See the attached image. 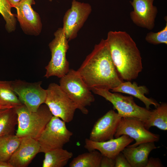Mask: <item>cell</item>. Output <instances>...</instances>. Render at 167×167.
<instances>
[{"label":"cell","mask_w":167,"mask_h":167,"mask_svg":"<svg viewBox=\"0 0 167 167\" xmlns=\"http://www.w3.org/2000/svg\"><path fill=\"white\" fill-rule=\"evenodd\" d=\"M164 167L161 160L159 158L151 157L148 159L146 167Z\"/></svg>","instance_id":"obj_29"},{"label":"cell","mask_w":167,"mask_h":167,"mask_svg":"<svg viewBox=\"0 0 167 167\" xmlns=\"http://www.w3.org/2000/svg\"><path fill=\"white\" fill-rule=\"evenodd\" d=\"M0 167H13L8 162L0 160Z\"/></svg>","instance_id":"obj_30"},{"label":"cell","mask_w":167,"mask_h":167,"mask_svg":"<svg viewBox=\"0 0 167 167\" xmlns=\"http://www.w3.org/2000/svg\"><path fill=\"white\" fill-rule=\"evenodd\" d=\"M145 39L148 43L153 44H167V23L161 31L157 32H150L146 35Z\"/></svg>","instance_id":"obj_26"},{"label":"cell","mask_w":167,"mask_h":167,"mask_svg":"<svg viewBox=\"0 0 167 167\" xmlns=\"http://www.w3.org/2000/svg\"><path fill=\"white\" fill-rule=\"evenodd\" d=\"M46 90L47 95L44 104L53 116L59 118L66 123L71 122L78 109L76 104L57 84H50Z\"/></svg>","instance_id":"obj_8"},{"label":"cell","mask_w":167,"mask_h":167,"mask_svg":"<svg viewBox=\"0 0 167 167\" xmlns=\"http://www.w3.org/2000/svg\"><path fill=\"white\" fill-rule=\"evenodd\" d=\"M12 7L7 0H0V13L6 22L5 28L8 32L15 31L16 19L11 11Z\"/></svg>","instance_id":"obj_25"},{"label":"cell","mask_w":167,"mask_h":167,"mask_svg":"<svg viewBox=\"0 0 167 167\" xmlns=\"http://www.w3.org/2000/svg\"><path fill=\"white\" fill-rule=\"evenodd\" d=\"M122 117L111 109L95 123L90 134L89 139L95 142H102L114 138Z\"/></svg>","instance_id":"obj_13"},{"label":"cell","mask_w":167,"mask_h":167,"mask_svg":"<svg viewBox=\"0 0 167 167\" xmlns=\"http://www.w3.org/2000/svg\"><path fill=\"white\" fill-rule=\"evenodd\" d=\"M114 159V167H131L126 157L122 152L116 156Z\"/></svg>","instance_id":"obj_27"},{"label":"cell","mask_w":167,"mask_h":167,"mask_svg":"<svg viewBox=\"0 0 167 167\" xmlns=\"http://www.w3.org/2000/svg\"><path fill=\"white\" fill-rule=\"evenodd\" d=\"M111 57L122 79H136L143 69L142 58L136 44L125 31H110L106 39Z\"/></svg>","instance_id":"obj_2"},{"label":"cell","mask_w":167,"mask_h":167,"mask_svg":"<svg viewBox=\"0 0 167 167\" xmlns=\"http://www.w3.org/2000/svg\"><path fill=\"white\" fill-rule=\"evenodd\" d=\"M102 155L93 150L83 153L74 158L70 163V167H100Z\"/></svg>","instance_id":"obj_24"},{"label":"cell","mask_w":167,"mask_h":167,"mask_svg":"<svg viewBox=\"0 0 167 167\" xmlns=\"http://www.w3.org/2000/svg\"><path fill=\"white\" fill-rule=\"evenodd\" d=\"M154 0H133L131 2L133 10L130 13L131 19L137 26L148 30L155 26L158 11L153 5Z\"/></svg>","instance_id":"obj_14"},{"label":"cell","mask_w":167,"mask_h":167,"mask_svg":"<svg viewBox=\"0 0 167 167\" xmlns=\"http://www.w3.org/2000/svg\"><path fill=\"white\" fill-rule=\"evenodd\" d=\"M43 167H63L73 157V154L66 149L60 148L44 153Z\"/></svg>","instance_id":"obj_19"},{"label":"cell","mask_w":167,"mask_h":167,"mask_svg":"<svg viewBox=\"0 0 167 167\" xmlns=\"http://www.w3.org/2000/svg\"><path fill=\"white\" fill-rule=\"evenodd\" d=\"M73 134L65 122L53 116L37 139L40 146L39 153L63 148L69 142Z\"/></svg>","instance_id":"obj_7"},{"label":"cell","mask_w":167,"mask_h":167,"mask_svg":"<svg viewBox=\"0 0 167 167\" xmlns=\"http://www.w3.org/2000/svg\"><path fill=\"white\" fill-rule=\"evenodd\" d=\"M92 10L89 4L72 0L71 7L66 11L63 20L62 28L69 41L76 37Z\"/></svg>","instance_id":"obj_10"},{"label":"cell","mask_w":167,"mask_h":167,"mask_svg":"<svg viewBox=\"0 0 167 167\" xmlns=\"http://www.w3.org/2000/svg\"><path fill=\"white\" fill-rule=\"evenodd\" d=\"M133 140L126 135L102 142L94 141L87 138L85 139L84 147L88 151L96 150L103 156L115 159Z\"/></svg>","instance_id":"obj_15"},{"label":"cell","mask_w":167,"mask_h":167,"mask_svg":"<svg viewBox=\"0 0 167 167\" xmlns=\"http://www.w3.org/2000/svg\"><path fill=\"white\" fill-rule=\"evenodd\" d=\"M76 71L91 90L93 88L110 90L123 81L113 64L106 39H102L95 45Z\"/></svg>","instance_id":"obj_1"},{"label":"cell","mask_w":167,"mask_h":167,"mask_svg":"<svg viewBox=\"0 0 167 167\" xmlns=\"http://www.w3.org/2000/svg\"><path fill=\"white\" fill-rule=\"evenodd\" d=\"M41 81L34 83L16 79L11 81L12 88L21 103L31 112L36 111L45 103L46 90L41 86Z\"/></svg>","instance_id":"obj_9"},{"label":"cell","mask_w":167,"mask_h":167,"mask_svg":"<svg viewBox=\"0 0 167 167\" xmlns=\"http://www.w3.org/2000/svg\"><path fill=\"white\" fill-rule=\"evenodd\" d=\"M21 139L14 134L0 137V160L8 162L19 146Z\"/></svg>","instance_id":"obj_22"},{"label":"cell","mask_w":167,"mask_h":167,"mask_svg":"<svg viewBox=\"0 0 167 167\" xmlns=\"http://www.w3.org/2000/svg\"><path fill=\"white\" fill-rule=\"evenodd\" d=\"M22 104L12 88L11 81H0V109L15 108Z\"/></svg>","instance_id":"obj_20"},{"label":"cell","mask_w":167,"mask_h":167,"mask_svg":"<svg viewBox=\"0 0 167 167\" xmlns=\"http://www.w3.org/2000/svg\"><path fill=\"white\" fill-rule=\"evenodd\" d=\"M111 92L128 94L139 99L145 105L146 108L149 109L150 106L153 105L156 107L160 104L154 100L146 97L145 94L148 93V90L145 86H139L135 82L130 81L122 82L117 87L111 90Z\"/></svg>","instance_id":"obj_18"},{"label":"cell","mask_w":167,"mask_h":167,"mask_svg":"<svg viewBox=\"0 0 167 167\" xmlns=\"http://www.w3.org/2000/svg\"><path fill=\"white\" fill-rule=\"evenodd\" d=\"M123 135H127L135 140L134 144L127 146L132 147L144 143L157 142L160 139L159 135L149 131L142 121L133 117L122 118L114 137L117 138Z\"/></svg>","instance_id":"obj_11"},{"label":"cell","mask_w":167,"mask_h":167,"mask_svg":"<svg viewBox=\"0 0 167 167\" xmlns=\"http://www.w3.org/2000/svg\"><path fill=\"white\" fill-rule=\"evenodd\" d=\"M17 124L15 108L0 109V137L14 134Z\"/></svg>","instance_id":"obj_23"},{"label":"cell","mask_w":167,"mask_h":167,"mask_svg":"<svg viewBox=\"0 0 167 167\" xmlns=\"http://www.w3.org/2000/svg\"><path fill=\"white\" fill-rule=\"evenodd\" d=\"M143 123L148 130L152 126H156L163 131L167 130V104L163 103L152 111L149 118Z\"/></svg>","instance_id":"obj_21"},{"label":"cell","mask_w":167,"mask_h":167,"mask_svg":"<svg viewBox=\"0 0 167 167\" xmlns=\"http://www.w3.org/2000/svg\"><path fill=\"white\" fill-rule=\"evenodd\" d=\"M115 165L114 159L102 155L100 167H114Z\"/></svg>","instance_id":"obj_28"},{"label":"cell","mask_w":167,"mask_h":167,"mask_svg":"<svg viewBox=\"0 0 167 167\" xmlns=\"http://www.w3.org/2000/svg\"><path fill=\"white\" fill-rule=\"evenodd\" d=\"M40 150V145L36 139L29 136L23 137L8 162L13 167H27L39 153Z\"/></svg>","instance_id":"obj_16"},{"label":"cell","mask_w":167,"mask_h":167,"mask_svg":"<svg viewBox=\"0 0 167 167\" xmlns=\"http://www.w3.org/2000/svg\"><path fill=\"white\" fill-rule=\"evenodd\" d=\"M35 4L34 0H21L15 8L17 11L16 17L23 32L28 35L37 36L42 26L39 14L32 7Z\"/></svg>","instance_id":"obj_12"},{"label":"cell","mask_w":167,"mask_h":167,"mask_svg":"<svg viewBox=\"0 0 167 167\" xmlns=\"http://www.w3.org/2000/svg\"><path fill=\"white\" fill-rule=\"evenodd\" d=\"M50 2H52L53 0H49Z\"/></svg>","instance_id":"obj_32"},{"label":"cell","mask_w":167,"mask_h":167,"mask_svg":"<svg viewBox=\"0 0 167 167\" xmlns=\"http://www.w3.org/2000/svg\"><path fill=\"white\" fill-rule=\"evenodd\" d=\"M15 108L17 116L15 135L20 138L29 136L37 140L53 116L45 104L34 112L29 111L23 104Z\"/></svg>","instance_id":"obj_3"},{"label":"cell","mask_w":167,"mask_h":167,"mask_svg":"<svg viewBox=\"0 0 167 167\" xmlns=\"http://www.w3.org/2000/svg\"><path fill=\"white\" fill-rule=\"evenodd\" d=\"M59 83L61 88L76 104L78 109L83 114H88L89 111L87 107L90 106L95 99L77 71L70 69L60 78Z\"/></svg>","instance_id":"obj_4"},{"label":"cell","mask_w":167,"mask_h":167,"mask_svg":"<svg viewBox=\"0 0 167 167\" xmlns=\"http://www.w3.org/2000/svg\"><path fill=\"white\" fill-rule=\"evenodd\" d=\"M54 35V39L49 44L51 58L45 67L44 77L46 78L53 76L60 78L70 70L69 62L66 58V54L69 47V41L62 28H58Z\"/></svg>","instance_id":"obj_5"},{"label":"cell","mask_w":167,"mask_h":167,"mask_svg":"<svg viewBox=\"0 0 167 167\" xmlns=\"http://www.w3.org/2000/svg\"><path fill=\"white\" fill-rule=\"evenodd\" d=\"M157 148L155 142H147L141 143L135 147L127 146L122 152L131 167H146L150 153Z\"/></svg>","instance_id":"obj_17"},{"label":"cell","mask_w":167,"mask_h":167,"mask_svg":"<svg viewBox=\"0 0 167 167\" xmlns=\"http://www.w3.org/2000/svg\"><path fill=\"white\" fill-rule=\"evenodd\" d=\"M91 91L111 103L114 109L122 117L135 118L144 123L152 113V111L137 105L131 96H124L118 92L112 93L105 88H93Z\"/></svg>","instance_id":"obj_6"},{"label":"cell","mask_w":167,"mask_h":167,"mask_svg":"<svg viewBox=\"0 0 167 167\" xmlns=\"http://www.w3.org/2000/svg\"><path fill=\"white\" fill-rule=\"evenodd\" d=\"M12 7H15L21 0H7Z\"/></svg>","instance_id":"obj_31"}]
</instances>
